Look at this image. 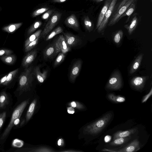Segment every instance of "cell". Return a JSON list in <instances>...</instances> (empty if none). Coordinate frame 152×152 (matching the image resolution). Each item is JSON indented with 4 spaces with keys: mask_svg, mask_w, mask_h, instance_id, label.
<instances>
[{
    "mask_svg": "<svg viewBox=\"0 0 152 152\" xmlns=\"http://www.w3.org/2000/svg\"><path fill=\"white\" fill-rule=\"evenodd\" d=\"M68 105L80 110H83L85 108L84 106L82 104L77 101H72L69 103Z\"/></svg>",
    "mask_w": 152,
    "mask_h": 152,
    "instance_id": "38",
    "label": "cell"
},
{
    "mask_svg": "<svg viewBox=\"0 0 152 152\" xmlns=\"http://www.w3.org/2000/svg\"><path fill=\"white\" fill-rule=\"evenodd\" d=\"M49 9L48 7H43L37 9L33 12L32 14V16L33 17H35L38 16L46 12Z\"/></svg>",
    "mask_w": 152,
    "mask_h": 152,
    "instance_id": "37",
    "label": "cell"
},
{
    "mask_svg": "<svg viewBox=\"0 0 152 152\" xmlns=\"http://www.w3.org/2000/svg\"><path fill=\"white\" fill-rule=\"evenodd\" d=\"M94 2H96V3H99L102 1H103L104 0H91Z\"/></svg>",
    "mask_w": 152,
    "mask_h": 152,
    "instance_id": "48",
    "label": "cell"
},
{
    "mask_svg": "<svg viewBox=\"0 0 152 152\" xmlns=\"http://www.w3.org/2000/svg\"><path fill=\"white\" fill-rule=\"evenodd\" d=\"M136 9V4L135 2L132 3L127 9L124 13L121 16L120 19L126 16L127 17L125 23L128 22L130 19V16L134 11Z\"/></svg>",
    "mask_w": 152,
    "mask_h": 152,
    "instance_id": "24",
    "label": "cell"
},
{
    "mask_svg": "<svg viewBox=\"0 0 152 152\" xmlns=\"http://www.w3.org/2000/svg\"><path fill=\"white\" fill-rule=\"evenodd\" d=\"M107 98L112 102L117 103L122 102L125 100L124 97L120 96H115L113 94H109Z\"/></svg>",
    "mask_w": 152,
    "mask_h": 152,
    "instance_id": "28",
    "label": "cell"
},
{
    "mask_svg": "<svg viewBox=\"0 0 152 152\" xmlns=\"http://www.w3.org/2000/svg\"><path fill=\"white\" fill-rule=\"evenodd\" d=\"M53 10H48L43 14L42 16V18L43 20H47L52 15L53 12Z\"/></svg>",
    "mask_w": 152,
    "mask_h": 152,
    "instance_id": "40",
    "label": "cell"
},
{
    "mask_svg": "<svg viewBox=\"0 0 152 152\" xmlns=\"http://www.w3.org/2000/svg\"><path fill=\"white\" fill-rule=\"evenodd\" d=\"M64 37L67 44L70 47L75 46L81 42L77 36L68 33H64Z\"/></svg>",
    "mask_w": 152,
    "mask_h": 152,
    "instance_id": "15",
    "label": "cell"
},
{
    "mask_svg": "<svg viewBox=\"0 0 152 152\" xmlns=\"http://www.w3.org/2000/svg\"><path fill=\"white\" fill-rule=\"evenodd\" d=\"M59 51L57 47L56 41L49 45L45 50L43 53L44 58L47 60L56 55Z\"/></svg>",
    "mask_w": 152,
    "mask_h": 152,
    "instance_id": "12",
    "label": "cell"
},
{
    "mask_svg": "<svg viewBox=\"0 0 152 152\" xmlns=\"http://www.w3.org/2000/svg\"><path fill=\"white\" fill-rule=\"evenodd\" d=\"M1 10V7H0V12Z\"/></svg>",
    "mask_w": 152,
    "mask_h": 152,
    "instance_id": "49",
    "label": "cell"
},
{
    "mask_svg": "<svg viewBox=\"0 0 152 152\" xmlns=\"http://www.w3.org/2000/svg\"><path fill=\"white\" fill-rule=\"evenodd\" d=\"M67 0H52L51 2L54 3H61L64 2Z\"/></svg>",
    "mask_w": 152,
    "mask_h": 152,
    "instance_id": "47",
    "label": "cell"
},
{
    "mask_svg": "<svg viewBox=\"0 0 152 152\" xmlns=\"http://www.w3.org/2000/svg\"><path fill=\"white\" fill-rule=\"evenodd\" d=\"M19 69H16L10 72L7 76L6 79L2 86L8 87L12 83L18 72Z\"/></svg>",
    "mask_w": 152,
    "mask_h": 152,
    "instance_id": "25",
    "label": "cell"
},
{
    "mask_svg": "<svg viewBox=\"0 0 152 152\" xmlns=\"http://www.w3.org/2000/svg\"><path fill=\"white\" fill-rule=\"evenodd\" d=\"M112 0H106L101 10L97 20L95 29H97L100 25L104 15L108 8Z\"/></svg>",
    "mask_w": 152,
    "mask_h": 152,
    "instance_id": "20",
    "label": "cell"
},
{
    "mask_svg": "<svg viewBox=\"0 0 152 152\" xmlns=\"http://www.w3.org/2000/svg\"><path fill=\"white\" fill-rule=\"evenodd\" d=\"M22 22L12 23L3 27L2 30L10 33H12L16 31L23 25Z\"/></svg>",
    "mask_w": 152,
    "mask_h": 152,
    "instance_id": "23",
    "label": "cell"
},
{
    "mask_svg": "<svg viewBox=\"0 0 152 152\" xmlns=\"http://www.w3.org/2000/svg\"><path fill=\"white\" fill-rule=\"evenodd\" d=\"M152 94V88H151V90L149 93L145 96L142 101V102L143 103L145 102Z\"/></svg>",
    "mask_w": 152,
    "mask_h": 152,
    "instance_id": "44",
    "label": "cell"
},
{
    "mask_svg": "<svg viewBox=\"0 0 152 152\" xmlns=\"http://www.w3.org/2000/svg\"><path fill=\"white\" fill-rule=\"evenodd\" d=\"M64 141L62 138H60L57 141V144L58 146H63L64 145Z\"/></svg>",
    "mask_w": 152,
    "mask_h": 152,
    "instance_id": "46",
    "label": "cell"
},
{
    "mask_svg": "<svg viewBox=\"0 0 152 152\" xmlns=\"http://www.w3.org/2000/svg\"><path fill=\"white\" fill-rule=\"evenodd\" d=\"M122 80L121 74L118 70L112 74L106 85V88L111 90H118L122 86Z\"/></svg>",
    "mask_w": 152,
    "mask_h": 152,
    "instance_id": "7",
    "label": "cell"
},
{
    "mask_svg": "<svg viewBox=\"0 0 152 152\" xmlns=\"http://www.w3.org/2000/svg\"><path fill=\"white\" fill-rule=\"evenodd\" d=\"M33 74L36 77L38 81L40 83H43L46 79L48 73V71L45 70L42 72H40L39 66H36L33 69Z\"/></svg>",
    "mask_w": 152,
    "mask_h": 152,
    "instance_id": "19",
    "label": "cell"
},
{
    "mask_svg": "<svg viewBox=\"0 0 152 152\" xmlns=\"http://www.w3.org/2000/svg\"><path fill=\"white\" fill-rule=\"evenodd\" d=\"M143 55L142 53L140 54L135 59L130 69L129 73L130 74H132L134 73L138 69L141 64Z\"/></svg>",
    "mask_w": 152,
    "mask_h": 152,
    "instance_id": "22",
    "label": "cell"
},
{
    "mask_svg": "<svg viewBox=\"0 0 152 152\" xmlns=\"http://www.w3.org/2000/svg\"><path fill=\"white\" fill-rule=\"evenodd\" d=\"M62 14L58 12H54L42 31L39 38H45L57 25L61 18Z\"/></svg>",
    "mask_w": 152,
    "mask_h": 152,
    "instance_id": "6",
    "label": "cell"
},
{
    "mask_svg": "<svg viewBox=\"0 0 152 152\" xmlns=\"http://www.w3.org/2000/svg\"><path fill=\"white\" fill-rule=\"evenodd\" d=\"M65 57V53L62 52H60L55 61L54 64V66H56L61 63L64 60Z\"/></svg>",
    "mask_w": 152,
    "mask_h": 152,
    "instance_id": "36",
    "label": "cell"
},
{
    "mask_svg": "<svg viewBox=\"0 0 152 152\" xmlns=\"http://www.w3.org/2000/svg\"><path fill=\"white\" fill-rule=\"evenodd\" d=\"M30 98L25 100L17 101L13 107L9 122L3 132L0 134V150L4 151V147L11 131L13 129V124L15 119L21 116L29 104Z\"/></svg>",
    "mask_w": 152,
    "mask_h": 152,
    "instance_id": "1",
    "label": "cell"
},
{
    "mask_svg": "<svg viewBox=\"0 0 152 152\" xmlns=\"http://www.w3.org/2000/svg\"><path fill=\"white\" fill-rule=\"evenodd\" d=\"M39 37L37 38L34 41L30 42L26 47L25 48V52H27L33 48L38 44L39 42Z\"/></svg>",
    "mask_w": 152,
    "mask_h": 152,
    "instance_id": "39",
    "label": "cell"
},
{
    "mask_svg": "<svg viewBox=\"0 0 152 152\" xmlns=\"http://www.w3.org/2000/svg\"><path fill=\"white\" fill-rule=\"evenodd\" d=\"M151 1H152V0H151Z\"/></svg>",
    "mask_w": 152,
    "mask_h": 152,
    "instance_id": "50",
    "label": "cell"
},
{
    "mask_svg": "<svg viewBox=\"0 0 152 152\" xmlns=\"http://www.w3.org/2000/svg\"><path fill=\"white\" fill-rule=\"evenodd\" d=\"M67 111L68 113L70 114H73L75 112L74 108L71 106L67 107Z\"/></svg>",
    "mask_w": 152,
    "mask_h": 152,
    "instance_id": "45",
    "label": "cell"
},
{
    "mask_svg": "<svg viewBox=\"0 0 152 152\" xmlns=\"http://www.w3.org/2000/svg\"><path fill=\"white\" fill-rule=\"evenodd\" d=\"M42 24V22L40 21H37L35 22L28 29L27 32L28 35L31 34L39 27Z\"/></svg>",
    "mask_w": 152,
    "mask_h": 152,
    "instance_id": "33",
    "label": "cell"
},
{
    "mask_svg": "<svg viewBox=\"0 0 152 152\" xmlns=\"http://www.w3.org/2000/svg\"><path fill=\"white\" fill-rule=\"evenodd\" d=\"M82 63L81 60H78L73 64L69 75V79L71 81H74L78 75L81 68Z\"/></svg>",
    "mask_w": 152,
    "mask_h": 152,
    "instance_id": "16",
    "label": "cell"
},
{
    "mask_svg": "<svg viewBox=\"0 0 152 152\" xmlns=\"http://www.w3.org/2000/svg\"><path fill=\"white\" fill-rule=\"evenodd\" d=\"M140 148L139 142L137 139L134 140L128 145L121 148L104 149L103 151L113 152H132L136 151Z\"/></svg>",
    "mask_w": 152,
    "mask_h": 152,
    "instance_id": "9",
    "label": "cell"
},
{
    "mask_svg": "<svg viewBox=\"0 0 152 152\" xmlns=\"http://www.w3.org/2000/svg\"><path fill=\"white\" fill-rule=\"evenodd\" d=\"M112 114L107 113L95 121L87 125L84 128V134H96L102 131L111 119Z\"/></svg>",
    "mask_w": 152,
    "mask_h": 152,
    "instance_id": "3",
    "label": "cell"
},
{
    "mask_svg": "<svg viewBox=\"0 0 152 152\" xmlns=\"http://www.w3.org/2000/svg\"><path fill=\"white\" fill-rule=\"evenodd\" d=\"M63 32L62 28L59 26L54 29L46 37L45 40L48 41L51 39L56 35L61 33Z\"/></svg>",
    "mask_w": 152,
    "mask_h": 152,
    "instance_id": "32",
    "label": "cell"
},
{
    "mask_svg": "<svg viewBox=\"0 0 152 152\" xmlns=\"http://www.w3.org/2000/svg\"><path fill=\"white\" fill-rule=\"evenodd\" d=\"M130 139V137H120L116 138L110 142L109 145L112 146H116L122 144L126 142Z\"/></svg>",
    "mask_w": 152,
    "mask_h": 152,
    "instance_id": "29",
    "label": "cell"
},
{
    "mask_svg": "<svg viewBox=\"0 0 152 152\" xmlns=\"http://www.w3.org/2000/svg\"><path fill=\"white\" fill-rule=\"evenodd\" d=\"M83 21L86 28L89 32L92 31L94 28V25L89 17L85 16L83 18Z\"/></svg>",
    "mask_w": 152,
    "mask_h": 152,
    "instance_id": "31",
    "label": "cell"
},
{
    "mask_svg": "<svg viewBox=\"0 0 152 152\" xmlns=\"http://www.w3.org/2000/svg\"><path fill=\"white\" fill-rule=\"evenodd\" d=\"M24 145V141L18 139H14L12 143V146L13 148H21L23 147Z\"/></svg>",
    "mask_w": 152,
    "mask_h": 152,
    "instance_id": "35",
    "label": "cell"
},
{
    "mask_svg": "<svg viewBox=\"0 0 152 152\" xmlns=\"http://www.w3.org/2000/svg\"><path fill=\"white\" fill-rule=\"evenodd\" d=\"M11 113L6 110L0 111V134L7 118L10 117Z\"/></svg>",
    "mask_w": 152,
    "mask_h": 152,
    "instance_id": "26",
    "label": "cell"
},
{
    "mask_svg": "<svg viewBox=\"0 0 152 152\" xmlns=\"http://www.w3.org/2000/svg\"><path fill=\"white\" fill-rule=\"evenodd\" d=\"M37 50H33L28 53L23 58L22 63L23 67L26 68L34 60L37 56Z\"/></svg>",
    "mask_w": 152,
    "mask_h": 152,
    "instance_id": "17",
    "label": "cell"
},
{
    "mask_svg": "<svg viewBox=\"0 0 152 152\" xmlns=\"http://www.w3.org/2000/svg\"><path fill=\"white\" fill-rule=\"evenodd\" d=\"M56 41L59 52L65 54L70 50V48L67 44L63 35H60Z\"/></svg>",
    "mask_w": 152,
    "mask_h": 152,
    "instance_id": "14",
    "label": "cell"
},
{
    "mask_svg": "<svg viewBox=\"0 0 152 152\" xmlns=\"http://www.w3.org/2000/svg\"><path fill=\"white\" fill-rule=\"evenodd\" d=\"M41 30H39L31 35L25 41L24 47H26L30 42L34 41L39 37L42 32Z\"/></svg>",
    "mask_w": 152,
    "mask_h": 152,
    "instance_id": "27",
    "label": "cell"
},
{
    "mask_svg": "<svg viewBox=\"0 0 152 152\" xmlns=\"http://www.w3.org/2000/svg\"><path fill=\"white\" fill-rule=\"evenodd\" d=\"M140 20L139 16L137 13H134L131 21L127 24L124 26L129 35H131L137 27Z\"/></svg>",
    "mask_w": 152,
    "mask_h": 152,
    "instance_id": "13",
    "label": "cell"
},
{
    "mask_svg": "<svg viewBox=\"0 0 152 152\" xmlns=\"http://www.w3.org/2000/svg\"><path fill=\"white\" fill-rule=\"evenodd\" d=\"M65 24L68 27L75 30H78L79 25L76 16L72 14L66 18L65 20Z\"/></svg>",
    "mask_w": 152,
    "mask_h": 152,
    "instance_id": "18",
    "label": "cell"
},
{
    "mask_svg": "<svg viewBox=\"0 0 152 152\" xmlns=\"http://www.w3.org/2000/svg\"><path fill=\"white\" fill-rule=\"evenodd\" d=\"M33 67L32 66L25 68L20 74L18 79V86L14 92L17 101L25 100L26 94L31 91L33 81Z\"/></svg>",
    "mask_w": 152,
    "mask_h": 152,
    "instance_id": "2",
    "label": "cell"
},
{
    "mask_svg": "<svg viewBox=\"0 0 152 152\" xmlns=\"http://www.w3.org/2000/svg\"><path fill=\"white\" fill-rule=\"evenodd\" d=\"M50 152L53 151H51L50 149L47 148H42L35 149H32L30 151V152Z\"/></svg>",
    "mask_w": 152,
    "mask_h": 152,
    "instance_id": "43",
    "label": "cell"
},
{
    "mask_svg": "<svg viewBox=\"0 0 152 152\" xmlns=\"http://www.w3.org/2000/svg\"><path fill=\"white\" fill-rule=\"evenodd\" d=\"M148 77V76L134 77L130 81V85L134 88L138 90H141L143 88Z\"/></svg>",
    "mask_w": 152,
    "mask_h": 152,
    "instance_id": "11",
    "label": "cell"
},
{
    "mask_svg": "<svg viewBox=\"0 0 152 152\" xmlns=\"http://www.w3.org/2000/svg\"><path fill=\"white\" fill-rule=\"evenodd\" d=\"M137 128H134L125 131H120L117 132L114 134L113 140L120 137H126L131 136L134 134L136 131Z\"/></svg>",
    "mask_w": 152,
    "mask_h": 152,
    "instance_id": "21",
    "label": "cell"
},
{
    "mask_svg": "<svg viewBox=\"0 0 152 152\" xmlns=\"http://www.w3.org/2000/svg\"><path fill=\"white\" fill-rule=\"evenodd\" d=\"M13 51L10 50L6 49H0V56L10 55Z\"/></svg>",
    "mask_w": 152,
    "mask_h": 152,
    "instance_id": "41",
    "label": "cell"
},
{
    "mask_svg": "<svg viewBox=\"0 0 152 152\" xmlns=\"http://www.w3.org/2000/svg\"><path fill=\"white\" fill-rule=\"evenodd\" d=\"M136 0H122L115 6L109 19L108 25L112 26L115 24L120 19L121 16L129 5L135 2Z\"/></svg>",
    "mask_w": 152,
    "mask_h": 152,
    "instance_id": "4",
    "label": "cell"
},
{
    "mask_svg": "<svg viewBox=\"0 0 152 152\" xmlns=\"http://www.w3.org/2000/svg\"><path fill=\"white\" fill-rule=\"evenodd\" d=\"M13 98L12 95L5 89L0 92V111L6 110L12 112L13 108Z\"/></svg>",
    "mask_w": 152,
    "mask_h": 152,
    "instance_id": "5",
    "label": "cell"
},
{
    "mask_svg": "<svg viewBox=\"0 0 152 152\" xmlns=\"http://www.w3.org/2000/svg\"><path fill=\"white\" fill-rule=\"evenodd\" d=\"M117 1V0H112L110 4L100 25L97 29V31L98 32L100 33L102 31L106 26L111 15L113 8L116 4Z\"/></svg>",
    "mask_w": 152,
    "mask_h": 152,
    "instance_id": "10",
    "label": "cell"
},
{
    "mask_svg": "<svg viewBox=\"0 0 152 152\" xmlns=\"http://www.w3.org/2000/svg\"><path fill=\"white\" fill-rule=\"evenodd\" d=\"M1 59L5 63L8 64H12L15 61L16 58L14 55L10 54L2 56Z\"/></svg>",
    "mask_w": 152,
    "mask_h": 152,
    "instance_id": "30",
    "label": "cell"
},
{
    "mask_svg": "<svg viewBox=\"0 0 152 152\" xmlns=\"http://www.w3.org/2000/svg\"><path fill=\"white\" fill-rule=\"evenodd\" d=\"M123 36V32L121 30L117 31L113 36V41L116 44H118L120 42Z\"/></svg>",
    "mask_w": 152,
    "mask_h": 152,
    "instance_id": "34",
    "label": "cell"
},
{
    "mask_svg": "<svg viewBox=\"0 0 152 152\" xmlns=\"http://www.w3.org/2000/svg\"><path fill=\"white\" fill-rule=\"evenodd\" d=\"M37 100L34 99L31 102L24 116L22 115L19 128H21L26 125L31 119L34 113Z\"/></svg>",
    "mask_w": 152,
    "mask_h": 152,
    "instance_id": "8",
    "label": "cell"
},
{
    "mask_svg": "<svg viewBox=\"0 0 152 152\" xmlns=\"http://www.w3.org/2000/svg\"><path fill=\"white\" fill-rule=\"evenodd\" d=\"M21 116H20L15 119L13 124V129H16L19 128L20 124Z\"/></svg>",
    "mask_w": 152,
    "mask_h": 152,
    "instance_id": "42",
    "label": "cell"
}]
</instances>
